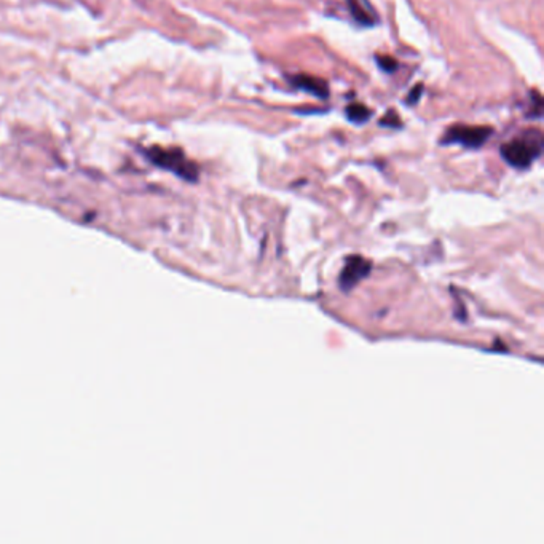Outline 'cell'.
<instances>
[{
  "mask_svg": "<svg viewBox=\"0 0 544 544\" xmlns=\"http://www.w3.org/2000/svg\"><path fill=\"white\" fill-rule=\"evenodd\" d=\"M142 154L149 161H152L155 166H160L161 170L171 171L184 180H189V183H197L198 166L187 158L180 149H163L160 146H154L150 149H144Z\"/></svg>",
  "mask_w": 544,
  "mask_h": 544,
  "instance_id": "2",
  "label": "cell"
},
{
  "mask_svg": "<svg viewBox=\"0 0 544 544\" xmlns=\"http://www.w3.org/2000/svg\"><path fill=\"white\" fill-rule=\"evenodd\" d=\"M381 127H388V128H401V120H399V115L396 110H388L383 115V118L380 120Z\"/></svg>",
  "mask_w": 544,
  "mask_h": 544,
  "instance_id": "8",
  "label": "cell"
},
{
  "mask_svg": "<svg viewBox=\"0 0 544 544\" xmlns=\"http://www.w3.org/2000/svg\"><path fill=\"white\" fill-rule=\"evenodd\" d=\"M375 61H377L380 69H383L385 72H395L399 66L398 61L395 58H391V56H377Z\"/></svg>",
  "mask_w": 544,
  "mask_h": 544,
  "instance_id": "9",
  "label": "cell"
},
{
  "mask_svg": "<svg viewBox=\"0 0 544 544\" xmlns=\"http://www.w3.org/2000/svg\"><path fill=\"white\" fill-rule=\"evenodd\" d=\"M349 15L361 26H374L377 23V13L369 0H345Z\"/></svg>",
  "mask_w": 544,
  "mask_h": 544,
  "instance_id": "6",
  "label": "cell"
},
{
  "mask_svg": "<svg viewBox=\"0 0 544 544\" xmlns=\"http://www.w3.org/2000/svg\"><path fill=\"white\" fill-rule=\"evenodd\" d=\"M372 264L361 255H352L347 259V264L339 277V286L343 292H349L353 287L369 277Z\"/></svg>",
  "mask_w": 544,
  "mask_h": 544,
  "instance_id": "4",
  "label": "cell"
},
{
  "mask_svg": "<svg viewBox=\"0 0 544 544\" xmlns=\"http://www.w3.org/2000/svg\"><path fill=\"white\" fill-rule=\"evenodd\" d=\"M543 133L536 128H527L514 139L506 142L499 149L506 163L517 170H527L543 154Z\"/></svg>",
  "mask_w": 544,
  "mask_h": 544,
  "instance_id": "1",
  "label": "cell"
},
{
  "mask_svg": "<svg viewBox=\"0 0 544 544\" xmlns=\"http://www.w3.org/2000/svg\"><path fill=\"white\" fill-rule=\"evenodd\" d=\"M422 93H423V85H422V83H418L417 86H414V88L410 90L409 96H407V104H409V105L417 104V103H418V99H420V96H422Z\"/></svg>",
  "mask_w": 544,
  "mask_h": 544,
  "instance_id": "10",
  "label": "cell"
},
{
  "mask_svg": "<svg viewBox=\"0 0 544 544\" xmlns=\"http://www.w3.org/2000/svg\"><path fill=\"white\" fill-rule=\"evenodd\" d=\"M493 134L492 127H479V125H453L450 127L446 134L442 136L441 144H458V146L468 149H479L489 141Z\"/></svg>",
  "mask_w": 544,
  "mask_h": 544,
  "instance_id": "3",
  "label": "cell"
},
{
  "mask_svg": "<svg viewBox=\"0 0 544 544\" xmlns=\"http://www.w3.org/2000/svg\"><path fill=\"white\" fill-rule=\"evenodd\" d=\"M289 82L296 86V88L310 93V95H313L316 98L326 99L329 96V85L324 82L323 79L315 77V75L297 74V75H292Z\"/></svg>",
  "mask_w": 544,
  "mask_h": 544,
  "instance_id": "5",
  "label": "cell"
},
{
  "mask_svg": "<svg viewBox=\"0 0 544 544\" xmlns=\"http://www.w3.org/2000/svg\"><path fill=\"white\" fill-rule=\"evenodd\" d=\"M347 117L349 122H353L356 125H362L366 123L369 118L372 117V110L366 108V105H362L359 103H353V104H348L347 108Z\"/></svg>",
  "mask_w": 544,
  "mask_h": 544,
  "instance_id": "7",
  "label": "cell"
}]
</instances>
